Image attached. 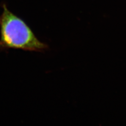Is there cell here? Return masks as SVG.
I'll return each mask as SVG.
<instances>
[{"mask_svg":"<svg viewBox=\"0 0 126 126\" xmlns=\"http://www.w3.org/2000/svg\"><path fill=\"white\" fill-rule=\"evenodd\" d=\"M0 15V50L17 49L42 52L47 45L39 41L28 25L10 11L5 4L2 5Z\"/></svg>","mask_w":126,"mask_h":126,"instance_id":"cell-1","label":"cell"}]
</instances>
